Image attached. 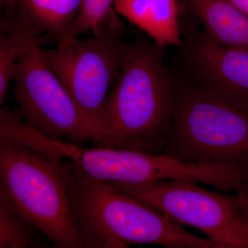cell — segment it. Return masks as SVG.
Masks as SVG:
<instances>
[{
  "label": "cell",
  "instance_id": "4fadbf2b",
  "mask_svg": "<svg viewBox=\"0 0 248 248\" xmlns=\"http://www.w3.org/2000/svg\"><path fill=\"white\" fill-rule=\"evenodd\" d=\"M45 235L0 200V248H47Z\"/></svg>",
  "mask_w": 248,
  "mask_h": 248
},
{
  "label": "cell",
  "instance_id": "277c9868",
  "mask_svg": "<svg viewBox=\"0 0 248 248\" xmlns=\"http://www.w3.org/2000/svg\"><path fill=\"white\" fill-rule=\"evenodd\" d=\"M66 160L0 137V200L57 248H84L68 197Z\"/></svg>",
  "mask_w": 248,
  "mask_h": 248
},
{
  "label": "cell",
  "instance_id": "e0dca14e",
  "mask_svg": "<svg viewBox=\"0 0 248 248\" xmlns=\"http://www.w3.org/2000/svg\"><path fill=\"white\" fill-rule=\"evenodd\" d=\"M1 7L12 11L14 9V0H0Z\"/></svg>",
  "mask_w": 248,
  "mask_h": 248
},
{
  "label": "cell",
  "instance_id": "ba28073f",
  "mask_svg": "<svg viewBox=\"0 0 248 248\" xmlns=\"http://www.w3.org/2000/svg\"><path fill=\"white\" fill-rule=\"evenodd\" d=\"M182 43L177 47L178 71L200 88L248 108V50L215 43L188 14L182 16Z\"/></svg>",
  "mask_w": 248,
  "mask_h": 248
},
{
  "label": "cell",
  "instance_id": "5bb4252c",
  "mask_svg": "<svg viewBox=\"0 0 248 248\" xmlns=\"http://www.w3.org/2000/svg\"><path fill=\"white\" fill-rule=\"evenodd\" d=\"M116 0H82L73 29L72 35L79 37L92 32L99 35L112 23L120 20L115 9Z\"/></svg>",
  "mask_w": 248,
  "mask_h": 248
},
{
  "label": "cell",
  "instance_id": "7a4b0ae2",
  "mask_svg": "<svg viewBox=\"0 0 248 248\" xmlns=\"http://www.w3.org/2000/svg\"><path fill=\"white\" fill-rule=\"evenodd\" d=\"M66 161L68 202L84 248H128L143 244L170 248H221Z\"/></svg>",
  "mask_w": 248,
  "mask_h": 248
},
{
  "label": "cell",
  "instance_id": "7c38bea8",
  "mask_svg": "<svg viewBox=\"0 0 248 248\" xmlns=\"http://www.w3.org/2000/svg\"><path fill=\"white\" fill-rule=\"evenodd\" d=\"M0 27V105L2 106L18 60L31 49L55 40L48 35L19 27L4 16L1 17Z\"/></svg>",
  "mask_w": 248,
  "mask_h": 248
},
{
  "label": "cell",
  "instance_id": "9c48e42d",
  "mask_svg": "<svg viewBox=\"0 0 248 248\" xmlns=\"http://www.w3.org/2000/svg\"><path fill=\"white\" fill-rule=\"evenodd\" d=\"M115 9L158 45H182V0H116Z\"/></svg>",
  "mask_w": 248,
  "mask_h": 248
},
{
  "label": "cell",
  "instance_id": "5b68a950",
  "mask_svg": "<svg viewBox=\"0 0 248 248\" xmlns=\"http://www.w3.org/2000/svg\"><path fill=\"white\" fill-rule=\"evenodd\" d=\"M108 183L173 221L203 232L222 248H248V229L236 193L207 190L186 178Z\"/></svg>",
  "mask_w": 248,
  "mask_h": 248
},
{
  "label": "cell",
  "instance_id": "30bf717a",
  "mask_svg": "<svg viewBox=\"0 0 248 248\" xmlns=\"http://www.w3.org/2000/svg\"><path fill=\"white\" fill-rule=\"evenodd\" d=\"M82 0H14L5 14L19 27L53 37L58 43L72 35Z\"/></svg>",
  "mask_w": 248,
  "mask_h": 248
},
{
  "label": "cell",
  "instance_id": "52a82bcc",
  "mask_svg": "<svg viewBox=\"0 0 248 248\" xmlns=\"http://www.w3.org/2000/svg\"><path fill=\"white\" fill-rule=\"evenodd\" d=\"M35 47L18 60L13 74L15 99L23 122L57 141L93 143L92 125Z\"/></svg>",
  "mask_w": 248,
  "mask_h": 248
},
{
  "label": "cell",
  "instance_id": "8fae6325",
  "mask_svg": "<svg viewBox=\"0 0 248 248\" xmlns=\"http://www.w3.org/2000/svg\"><path fill=\"white\" fill-rule=\"evenodd\" d=\"M186 14L195 17L215 43L248 49V17L227 0H182Z\"/></svg>",
  "mask_w": 248,
  "mask_h": 248
},
{
  "label": "cell",
  "instance_id": "8992f818",
  "mask_svg": "<svg viewBox=\"0 0 248 248\" xmlns=\"http://www.w3.org/2000/svg\"><path fill=\"white\" fill-rule=\"evenodd\" d=\"M122 21L112 23L88 40L70 35L42 56L92 125L101 112L128 53L130 43L122 40Z\"/></svg>",
  "mask_w": 248,
  "mask_h": 248
},
{
  "label": "cell",
  "instance_id": "6da1fadb",
  "mask_svg": "<svg viewBox=\"0 0 248 248\" xmlns=\"http://www.w3.org/2000/svg\"><path fill=\"white\" fill-rule=\"evenodd\" d=\"M165 48L143 36L130 42L99 116L94 146L162 155L174 105Z\"/></svg>",
  "mask_w": 248,
  "mask_h": 248
},
{
  "label": "cell",
  "instance_id": "9a60e30c",
  "mask_svg": "<svg viewBox=\"0 0 248 248\" xmlns=\"http://www.w3.org/2000/svg\"><path fill=\"white\" fill-rule=\"evenodd\" d=\"M235 193L239 196L243 218L248 229V167L241 170L239 187Z\"/></svg>",
  "mask_w": 248,
  "mask_h": 248
},
{
  "label": "cell",
  "instance_id": "3957f363",
  "mask_svg": "<svg viewBox=\"0 0 248 248\" xmlns=\"http://www.w3.org/2000/svg\"><path fill=\"white\" fill-rule=\"evenodd\" d=\"M174 105L162 155L189 164L248 167V108L170 69Z\"/></svg>",
  "mask_w": 248,
  "mask_h": 248
},
{
  "label": "cell",
  "instance_id": "2e32d148",
  "mask_svg": "<svg viewBox=\"0 0 248 248\" xmlns=\"http://www.w3.org/2000/svg\"><path fill=\"white\" fill-rule=\"evenodd\" d=\"M248 17V0H227Z\"/></svg>",
  "mask_w": 248,
  "mask_h": 248
}]
</instances>
